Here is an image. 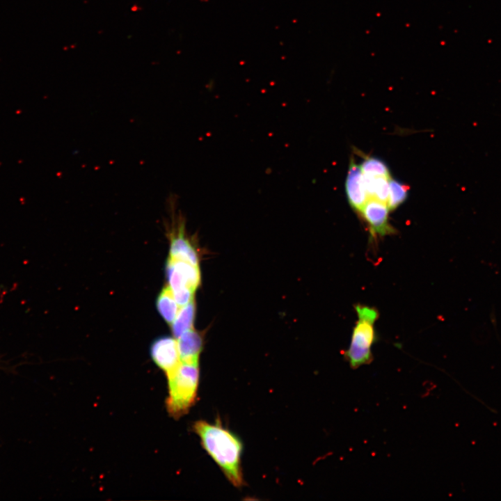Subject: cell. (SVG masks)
I'll list each match as a JSON object with an SVG mask.
<instances>
[{"mask_svg": "<svg viewBox=\"0 0 501 501\" xmlns=\"http://www.w3.org/2000/svg\"><path fill=\"white\" fill-rule=\"evenodd\" d=\"M389 211L386 203L368 198L360 213L368 223L372 235L384 236L395 232L388 223Z\"/></svg>", "mask_w": 501, "mask_h": 501, "instance_id": "8992f818", "label": "cell"}, {"mask_svg": "<svg viewBox=\"0 0 501 501\" xmlns=\"http://www.w3.org/2000/svg\"><path fill=\"white\" fill-rule=\"evenodd\" d=\"M166 376L167 412L172 418L178 419L186 414L195 404L200 379L199 363L181 362L174 371Z\"/></svg>", "mask_w": 501, "mask_h": 501, "instance_id": "7a4b0ae2", "label": "cell"}, {"mask_svg": "<svg viewBox=\"0 0 501 501\" xmlns=\"http://www.w3.org/2000/svg\"><path fill=\"white\" fill-rule=\"evenodd\" d=\"M166 276L168 287L180 307L194 299V292L200 283L199 265L168 257Z\"/></svg>", "mask_w": 501, "mask_h": 501, "instance_id": "277c9868", "label": "cell"}, {"mask_svg": "<svg viewBox=\"0 0 501 501\" xmlns=\"http://www.w3.org/2000/svg\"><path fill=\"white\" fill-rule=\"evenodd\" d=\"M363 173L360 166L351 158L345 182V189L348 200L352 208L360 212L368 197L365 191Z\"/></svg>", "mask_w": 501, "mask_h": 501, "instance_id": "52a82bcc", "label": "cell"}, {"mask_svg": "<svg viewBox=\"0 0 501 501\" xmlns=\"http://www.w3.org/2000/svg\"><path fill=\"white\" fill-rule=\"evenodd\" d=\"M195 313L194 299L180 307L171 326L172 333L175 339H177L184 333L193 328Z\"/></svg>", "mask_w": 501, "mask_h": 501, "instance_id": "30bf717a", "label": "cell"}, {"mask_svg": "<svg viewBox=\"0 0 501 501\" xmlns=\"http://www.w3.org/2000/svg\"><path fill=\"white\" fill-rule=\"evenodd\" d=\"M157 309L163 319L172 324L180 308L168 286L164 287L157 299Z\"/></svg>", "mask_w": 501, "mask_h": 501, "instance_id": "8fae6325", "label": "cell"}, {"mask_svg": "<svg viewBox=\"0 0 501 501\" xmlns=\"http://www.w3.org/2000/svg\"><path fill=\"white\" fill-rule=\"evenodd\" d=\"M178 228L177 234L172 235L171 237L169 257L199 265L196 250L185 237L182 224Z\"/></svg>", "mask_w": 501, "mask_h": 501, "instance_id": "9c48e42d", "label": "cell"}, {"mask_svg": "<svg viewBox=\"0 0 501 501\" xmlns=\"http://www.w3.org/2000/svg\"><path fill=\"white\" fill-rule=\"evenodd\" d=\"M389 178L384 176H375L374 185L373 198L386 204L389 196Z\"/></svg>", "mask_w": 501, "mask_h": 501, "instance_id": "5bb4252c", "label": "cell"}, {"mask_svg": "<svg viewBox=\"0 0 501 501\" xmlns=\"http://www.w3.org/2000/svg\"><path fill=\"white\" fill-rule=\"evenodd\" d=\"M150 356L166 375L174 371L181 363L177 340L169 336L160 337L152 343Z\"/></svg>", "mask_w": 501, "mask_h": 501, "instance_id": "5b68a950", "label": "cell"}, {"mask_svg": "<svg viewBox=\"0 0 501 501\" xmlns=\"http://www.w3.org/2000/svg\"><path fill=\"white\" fill-rule=\"evenodd\" d=\"M193 429L199 436L202 447L230 483L236 487L243 486L242 444L238 437L217 421H196Z\"/></svg>", "mask_w": 501, "mask_h": 501, "instance_id": "6da1fadb", "label": "cell"}, {"mask_svg": "<svg viewBox=\"0 0 501 501\" xmlns=\"http://www.w3.org/2000/svg\"><path fill=\"white\" fill-rule=\"evenodd\" d=\"M355 308L358 320L353 330L350 345L344 353L350 367L354 369L373 360L371 349L376 340L374 323L379 317L378 311L374 308L357 305Z\"/></svg>", "mask_w": 501, "mask_h": 501, "instance_id": "3957f363", "label": "cell"}, {"mask_svg": "<svg viewBox=\"0 0 501 501\" xmlns=\"http://www.w3.org/2000/svg\"><path fill=\"white\" fill-rule=\"evenodd\" d=\"M409 187L391 177L389 178V196L387 205L389 210H394L405 201Z\"/></svg>", "mask_w": 501, "mask_h": 501, "instance_id": "7c38bea8", "label": "cell"}, {"mask_svg": "<svg viewBox=\"0 0 501 501\" xmlns=\"http://www.w3.org/2000/svg\"><path fill=\"white\" fill-rule=\"evenodd\" d=\"M360 168L363 174L390 177L387 165L376 157H366L361 163Z\"/></svg>", "mask_w": 501, "mask_h": 501, "instance_id": "4fadbf2b", "label": "cell"}, {"mask_svg": "<svg viewBox=\"0 0 501 501\" xmlns=\"http://www.w3.org/2000/svg\"><path fill=\"white\" fill-rule=\"evenodd\" d=\"M177 340L181 362L199 363L202 349L201 335L194 328L184 333Z\"/></svg>", "mask_w": 501, "mask_h": 501, "instance_id": "ba28073f", "label": "cell"}]
</instances>
